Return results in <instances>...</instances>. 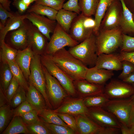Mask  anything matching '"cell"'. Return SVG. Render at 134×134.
<instances>
[{"label":"cell","instance_id":"obj_1","mask_svg":"<svg viewBox=\"0 0 134 134\" xmlns=\"http://www.w3.org/2000/svg\"><path fill=\"white\" fill-rule=\"evenodd\" d=\"M49 56L56 65L72 80L85 79L88 68L65 48L59 50L52 55Z\"/></svg>","mask_w":134,"mask_h":134},{"label":"cell","instance_id":"obj_15","mask_svg":"<svg viewBox=\"0 0 134 134\" xmlns=\"http://www.w3.org/2000/svg\"><path fill=\"white\" fill-rule=\"evenodd\" d=\"M27 14V19L49 40L51 38L50 34L53 33L57 24L56 20L33 12Z\"/></svg>","mask_w":134,"mask_h":134},{"label":"cell","instance_id":"obj_28","mask_svg":"<svg viewBox=\"0 0 134 134\" xmlns=\"http://www.w3.org/2000/svg\"><path fill=\"white\" fill-rule=\"evenodd\" d=\"M114 0H100L94 15L96 26L94 34L96 35L98 32L101 21L110 4Z\"/></svg>","mask_w":134,"mask_h":134},{"label":"cell","instance_id":"obj_3","mask_svg":"<svg viewBox=\"0 0 134 134\" xmlns=\"http://www.w3.org/2000/svg\"><path fill=\"white\" fill-rule=\"evenodd\" d=\"M96 38V35L93 33L80 43L70 47L68 51L86 66L93 67L98 57Z\"/></svg>","mask_w":134,"mask_h":134},{"label":"cell","instance_id":"obj_37","mask_svg":"<svg viewBox=\"0 0 134 134\" xmlns=\"http://www.w3.org/2000/svg\"><path fill=\"white\" fill-rule=\"evenodd\" d=\"M26 126L30 134H51L44 123L40 120Z\"/></svg>","mask_w":134,"mask_h":134},{"label":"cell","instance_id":"obj_16","mask_svg":"<svg viewBox=\"0 0 134 134\" xmlns=\"http://www.w3.org/2000/svg\"><path fill=\"white\" fill-rule=\"evenodd\" d=\"M48 39L32 24L28 39V46L34 53L40 55L45 53Z\"/></svg>","mask_w":134,"mask_h":134},{"label":"cell","instance_id":"obj_50","mask_svg":"<svg viewBox=\"0 0 134 134\" xmlns=\"http://www.w3.org/2000/svg\"><path fill=\"white\" fill-rule=\"evenodd\" d=\"M7 104H9L6 95L0 88V107Z\"/></svg>","mask_w":134,"mask_h":134},{"label":"cell","instance_id":"obj_53","mask_svg":"<svg viewBox=\"0 0 134 134\" xmlns=\"http://www.w3.org/2000/svg\"><path fill=\"white\" fill-rule=\"evenodd\" d=\"M121 132L123 134H130L129 127L121 124Z\"/></svg>","mask_w":134,"mask_h":134},{"label":"cell","instance_id":"obj_2","mask_svg":"<svg viewBox=\"0 0 134 134\" xmlns=\"http://www.w3.org/2000/svg\"><path fill=\"white\" fill-rule=\"evenodd\" d=\"M123 34L120 28L109 30H99L95 35L98 55L102 53H112L121 47Z\"/></svg>","mask_w":134,"mask_h":134},{"label":"cell","instance_id":"obj_39","mask_svg":"<svg viewBox=\"0 0 134 134\" xmlns=\"http://www.w3.org/2000/svg\"><path fill=\"white\" fill-rule=\"evenodd\" d=\"M66 0H36L35 4L53 8L58 11L63 8Z\"/></svg>","mask_w":134,"mask_h":134},{"label":"cell","instance_id":"obj_4","mask_svg":"<svg viewBox=\"0 0 134 134\" xmlns=\"http://www.w3.org/2000/svg\"><path fill=\"white\" fill-rule=\"evenodd\" d=\"M96 25L94 19L91 16L81 13L73 20L69 34L74 40L81 42L94 33Z\"/></svg>","mask_w":134,"mask_h":134},{"label":"cell","instance_id":"obj_11","mask_svg":"<svg viewBox=\"0 0 134 134\" xmlns=\"http://www.w3.org/2000/svg\"><path fill=\"white\" fill-rule=\"evenodd\" d=\"M42 66L45 78L46 92L48 99L50 104L56 106L65 98V93L63 88L58 80Z\"/></svg>","mask_w":134,"mask_h":134},{"label":"cell","instance_id":"obj_30","mask_svg":"<svg viewBox=\"0 0 134 134\" xmlns=\"http://www.w3.org/2000/svg\"><path fill=\"white\" fill-rule=\"evenodd\" d=\"M9 104L0 107V134L8 126L13 116L12 109Z\"/></svg>","mask_w":134,"mask_h":134},{"label":"cell","instance_id":"obj_31","mask_svg":"<svg viewBox=\"0 0 134 134\" xmlns=\"http://www.w3.org/2000/svg\"><path fill=\"white\" fill-rule=\"evenodd\" d=\"M0 59L2 63L15 61L18 51L12 48L4 41L0 42Z\"/></svg>","mask_w":134,"mask_h":134},{"label":"cell","instance_id":"obj_57","mask_svg":"<svg viewBox=\"0 0 134 134\" xmlns=\"http://www.w3.org/2000/svg\"><path fill=\"white\" fill-rule=\"evenodd\" d=\"M130 134H134V124L129 127Z\"/></svg>","mask_w":134,"mask_h":134},{"label":"cell","instance_id":"obj_43","mask_svg":"<svg viewBox=\"0 0 134 134\" xmlns=\"http://www.w3.org/2000/svg\"><path fill=\"white\" fill-rule=\"evenodd\" d=\"M122 70L118 76V78L122 80L134 72V64L127 61H122Z\"/></svg>","mask_w":134,"mask_h":134},{"label":"cell","instance_id":"obj_35","mask_svg":"<svg viewBox=\"0 0 134 134\" xmlns=\"http://www.w3.org/2000/svg\"><path fill=\"white\" fill-rule=\"evenodd\" d=\"M8 64L13 76L17 79L19 85L27 91L29 87L28 83L23 72L15 61Z\"/></svg>","mask_w":134,"mask_h":134},{"label":"cell","instance_id":"obj_20","mask_svg":"<svg viewBox=\"0 0 134 134\" xmlns=\"http://www.w3.org/2000/svg\"><path fill=\"white\" fill-rule=\"evenodd\" d=\"M26 94L27 101L34 109L38 111L46 109L47 105L42 94L31 84L29 83Z\"/></svg>","mask_w":134,"mask_h":134},{"label":"cell","instance_id":"obj_59","mask_svg":"<svg viewBox=\"0 0 134 134\" xmlns=\"http://www.w3.org/2000/svg\"><path fill=\"white\" fill-rule=\"evenodd\" d=\"M133 18L134 21V13L133 14Z\"/></svg>","mask_w":134,"mask_h":134},{"label":"cell","instance_id":"obj_48","mask_svg":"<svg viewBox=\"0 0 134 134\" xmlns=\"http://www.w3.org/2000/svg\"><path fill=\"white\" fill-rule=\"evenodd\" d=\"M12 4L17 9L18 12L21 14H23L29 7L22 0H13Z\"/></svg>","mask_w":134,"mask_h":134},{"label":"cell","instance_id":"obj_40","mask_svg":"<svg viewBox=\"0 0 134 134\" xmlns=\"http://www.w3.org/2000/svg\"><path fill=\"white\" fill-rule=\"evenodd\" d=\"M21 117L23 121L26 125L40 120L38 116V111L34 109L31 110Z\"/></svg>","mask_w":134,"mask_h":134},{"label":"cell","instance_id":"obj_38","mask_svg":"<svg viewBox=\"0 0 134 134\" xmlns=\"http://www.w3.org/2000/svg\"><path fill=\"white\" fill-rule=\"evenodd\" d=\"M44 123L51 134H74L76 133L69 127L54 124Z\"/></svg>","mask_w":134,"mask_h":134},{"label":"cell","instance_id":"obj_58","mask_svg":"<svg viewBox=\"0 0 134 134\" xmlns=\"http://www.w3.org/2000/svg\"><path fill=\"white\" fill-rule=\"evenodd\" d=\"M130 99L133 106H134V94L131 96V98Z\"/></svg>","mask_w":134,"mask_h":134},{"label":"cell","instance_id":"obj_49","mask_svg":"<svg viewBox=\"0 0 134 134\" xmlns=\"http://www.w3.org/2000/svg\"><path fill=\"white\" fill-rule=\"evenodd\" d=\"M119 55L121 61H127L134 64V51L131 52L121 51Z\"/></svg>","mask_w":134,"mask_h":134},{"label":"cell","instance_id":"obj_42","mask_svg":"<svg viewBox=\"0 0 134 134\" xmlns=\"http://www.w3.org/2000/svg\"><path fill=\"white\" fill-rule=\"evenodd\" d=\"M19 86V84L17 80L13 76L5 93L9 104L17 90Z\"/></svg>","mask_w":134,"mask_h":134},{"label":"cell","instance_id":"obj_52","mask_svg":"<svg viewBox=\"0 0 134 134\" xmlns=\"http://www.w3.org/2000/svg\"><path fill=\"white\" fill-rule=\"evenodd\" d=\"M11 1L9 0H0V4L7 10L10 11V4Z\"/></svg>","mask_w":134,"mask_h":134},{"label":"cell","instance_id":"obj_54","mask_svg":"<svg viewBox=\"0 0 134 134\" xmlns=\"http://www.w3.org/2000/svg\"><path fill=\"white\" fill-rule=\"evenodd\" d=\"M134 124V106H133L131 111L129 121V127L132 125Z\"/></svg>","mask_w":134,"mask_h":134},{"label":"cell","instance_id":"obj_9","mask_svg":"<svg viewBox=\"0 0 134 134\" xmlns=\"http://www.w3.org/2000/svg\"><path fill=\"white\" fill-rule=\"evenodd\" d=\"M123 11L120 0H114L112 1L108 7L101 21L99 30H109L119 28Z\"/></svg>","mask_w":134,"mask_h":134},{"label":"cell","instance_id":"obj_7","mask_svg":"<svg viewBox=\"0 0 134 134\" xmlns=\"http://www.w3.org/2000/svg\"><path fill=\"white\" fill-rule=\"evenodd\" d=\"M53 33L45 50V53L48 55H52L66 46L72 47L79 44L57 23Z\"/></svg>","mask_w":134,"mask_h":134},{"label":"cell","instance_id":"obj_6","mask_svg":"<svg viewBox=\"0 0 134 134\" xmlns=\"http://www.w3.org/2000/svg\"><path fill=\"white\" fill-rule=\"evenodd\" d=\"M40 57L42 65L48 72L58 80L68 93L74 94L75 89L73 80L56 65L49 55L44 53L41 54Z\"/></svg>","mask_w":134,"mask_h":134},{"label":"cell","instance_id":"obj_19","mask_svg":"<svg viewBox=\"0 0 134 134\" xmlns=\"http://www.w3.org/2000/svg\"><path fill=\"white\" fill-rule=\"evenodd\" d=\"M114 75L111 70L102 68H96L92 67L88 68L85 79L92 83L104 85Z\"/></svg>","mask_w":134,"mask_h":134},{"label":"cell","instance_id":"obj_18","mask_svg":"<svg viewBox=\"0 0 134 134\" xmlns=\"http://www.w3.org/2000/svg\"><path fill=\"white\" fill-rule=\"evenodd\" d=\"M35 54L28 46L24 49L18 51L15 59V62L22 70L26 79L28 81L30 73L31 62Z\"/></svg>","mask_w":134,"mask_h":134},{"label":"cell","instance_id":"obj_45","mask_svg":"<svg viewBox=\"0 0 134 134\" xmlns=\"http://www.w3.org/2000/svg\"><path fill=\"white\" fill-rule=\"evenodd\" d=\"M56 113L59 117L76 133L78 131L76 121L75 120L74 118L72 116L67 113Z\"/></svg>","mask_w":134,"mask_h":134},{"label":"cell","instance_id":"obj_17","mask_svg":"<svg viewBox=\"0 0 134 134\" xmlns=\"http://www.w3.org/2000/svg\"><path fill=\"white\" fill-rule=\"evenodd\" d=\"M96 68H102L111 71L122 70V61L119 54L102 53L98 56L95 66Z\"/></svg>","mask_w":134,"mask_h":134},{"label":"cell","instance_id":"obj_25","mask_svg":"<svg viewBox=\"0 0 134 134\" xmlns=\"http://www.w3.org/2000/svg\"><path fill=\"white\" fill-rule=\"evenodd\" d=\"M78 15L77 13L62 8L58 11L55 20L66 32H69L72 22Z\"/></svg>","mask_w":134,"mask_h":134},{"label":"cell","instance_id":"obj_46","mask_svg":"<svg viewBox=\"0 0 134 134\" xmlns=\"http://www.w3.org/2000/svg\"><path fill=\"white\" fill-rule=\"evenodd\" d=\"M16 14V12L13 13L7 10L0 4V30L2 29L5 26L7 18L14 16Z\"/></svg>","mask_w":134,"mask_h":134},{"label":"cell","instance_id":"obj_34","mask_svg":"<svg viewBox=\"0 0 134 134\" xmlns=\"http://www.w3.org/2000/svg\"><path fill=\"white\" fill-rule=\"evenodd\" d=\"M13 76L8 64L2 63L0 72V88L5 93Z\"/></svg>","mask_w":134,"mask_h":134},{"label":"cell","instance_id":"obj_55","mask_svg":"<svg viewBox=\"0 0 134 134\" xmlns=\"http://www.w3.org/2000/svg\"><path fill=\"white\" fill-rule=\"evenodd\" d=\"M23 2L26 4L28 7L31 3L34 1H35L36 0H22Z\"/></svg>","mask_w":134,"mask_h":134},{"label":"cell","instance_id":"obj_8","mask_svg":"<svg viewBox=\"0 0 134 134\" xmlns=\"http://www.w3.org/2000/svg\"><path fill=\"white\" fill-rule=\"evenodd\" d=\"M133 106L130 99H120L109 100L102 108L114 115L121 124L129 127Z\"/></svg>","mask_w":134,"mask_h":134},{"label":"cell","instance_id":"obj_47","mask_svg":"<svg viewBox=\"0 0 134 134\" xmlns=\"http://www.w3.org/2000/svg\"><path fill=\"white\" fill-rule=\"evenodd\" d=\"M79 0H68L63 4V8L75 12L78 14L81 12L78 5Z\"/></svg>","mask_w":134,"mask_h":134},{"label":"cell","instance_id":"obj_51","mask_svg":"<svg viewBox=\"0 0 134 134\" xmlns=\"http://www.w3.org/2000/svg\"><path fill=\"white\" fill-rule=\"evenodd\" d=\"M122 80L123 82L134 87V72Z\"/></svg>","mask_w":134,"mask_h":134},{"label":"cell","instance_id":"obj_41","mask_svg":"<svg viewBox=\"0 0 134 134\" xmlns=\"http://www.w3.org/2000/svg\"><path fill=\"white\" fill-rule=\"evenodd\" d=\"M121 51L131 52L134 51V37L123 34Z\"/></svg>","mask_w":134,"mask_h":134},{"label":"cell","instance_id":"obj_32","mask_svg":"<svg viewBox=\"0 0 134 134\" xmlns=\"http://www.w3.org/2000/svg\"><path fill=\"white\" fill-rule=\"evenodd\" d=\"M100 0H79L81 13L87 16L94 15Z\"/></svg>","mask_w":134,"mask_h":134},{"label":"cell","instance_id":"obj_44","mask_svg":"<svg viewBox=\"0 0 134 134\" xmlns=\"http://www.w3.org/2000/svg\"><path fill=\"white\" fill-rule=\"evenodd\" d=\"M33 109H34L26 100L16 108L12 109L13 116H21L24 114Z\"/></svg>","mask_w":134,"mask_h":134},{"label":"cell","instance_id":"obj_26","mask_svg":"<svg viewBox=\"0 0 134 134\" xmlns=\"http://www.w3.org/2000/svg\"><path fill=\"white\" fill-rule=\"evenodd\" d=\"M30 134L26 125L23 121L21 117H13L10 123L1 134Z\"/></svg>","mask_w":134,"mask_h":134},{"label":"cell","instance_id":"obj_33","mask_svg":"<svg viewBox=\"0 0 134 134\" xmlns=\"http://www.w3.org/2000/svg\"><path fill=\"white\" fill-rule=\"evenodd\" d=\"M109 100L108 97L103 93L88 97L83 102L86 107H103Z\"/></svg>","mask_w":134,"mask_h":134},{"label":"cell","instance_id":"obj_56","mask_svg":"<svg viewBox=\"0 0 134 134\" xmlns=\"http://www.w3.org/2000/svg\"><path fill=\"white\" fill-rule=\"evenodd\" d=\"M126 6H128L130 3L134 5V0H123Z\"/></svg>","mask_w":134,"mask_h":134},{"label":"cell","instance_id":"obj_12","mask_svg":"<svg viewBox=\"0 0 134 134\" xmlns=\"http://www.w3.org/2000/svg\"><path fill=\"white\" fill-rule=\"evenodd\" d=\"M104 93L110 99H124L134 94V87L116 80L111 81L104 87Z\"/></svg>","mask_w":134,"mask_h":134},{"label":"cell","instance_id":"obj_29","mask_svg":"<svg viewBox=\"0 0 134 134\" xmlns=\"http://www.w3.org/2000/svg\"><path fill=\"white\" fill-rule=\"evenodd\" d=\"M28 13L33 12L38 15L46 16L49 19L55 20L58 11L52 8L34 3L27 10Z\"/></svg>","mask_w":134,"mask_h":134},{"label":"cell","instance_id":"obj_36","mask_svg":"<svg viewBox=\"0 0 134 134\" xmlns=\"http://www.w3.org/2000/svg\"><path fill=\"white\" fill-rule=\"evenodd\" d=\"M25 89L19 85L16 92L9 103L12 108L14 109L27 100Z\"/></svg>","mask_w":134,"mask_h":134},{"label":"cell","instance_id":"obj_21","mask_svg":"<svg viewBox=\"0 0 134 134\" xmlns=\"http://www.w3.org/2000/svg\"><path fill=\"white\" fill-rule=\"evenodd\" d=\"M27 14H21L18 12L14 17L9 18L3 27L0 30V42L4 41L7 34L20 27L27 19Z\"/></svg>","mask_w":134,"mask_h":134},{"label":"cell","instance_id":"obj_22","mask_svg":"<svg viewBox=\"0 0 134 134\" xmlns=\"http://www.w3.org/2000/svg\"><path fill=\"white\" fill-rule=\"evenodd\" d=\"M120 0L122 4L123 11L119 28L123 34L134 35L133 14L127 7L123 0Z\"/></svg>","mask_w":134,"mask_h":134},{"label":"cell","instance_id":"obj_24","mask_svg":"<svg viewBox=\"0 0 134 134\" xmlns=\"http://www.w3.org/2000/svg\"><path fill=\"white\" fill-rule=\"evenodd\" d=\"M76 81V87L80 92L84 95L90 96L104 93V85L92 83L85 79Z\"/></svg>","mask_w":134,"mask_h":134},{"label":"cell","instance_id":"obj_27","mask_svg":"<svg viewBox=\"0 0 134 134\" xmlns=\"http://www.w3.org/2000/svg\"><path fill=\"white\" fill-rule=\"evenodd\" d=\"M38 116L40 120L44 123L69 127L53 110L46 109L39 110L38 111Z\"/></svg>","mask_w":134,"mask_h":134},{"label":"cell","instance_id":"obj_13","mask_svg":"<svg viewBox=\"0 0 134 134\" xmlns=\"http://www.w3.org/2000/svg\"><path fill=\"white\" fill-rule=\"evenodd\" d=\"M97 123L104 127L120 129L121 125L112 114L101 107H93L88 109L87 114Z\"/></svg>","mask_w":134,"mask_h":134},{"label":"cell","instance_id":"obj_10","mask_svg":"<svg viewBox=\"0 0 134 134\" xmlns=\"http://www.w3.org/2000/svg\"><path fill=\"white\" fill-rule=\"evenodd\" d=\"M78 129L82 134H117L120 128L102 127L85 116H79L76 119Z\"/></svg>","mask_w":134,"mask_h":134},{"label":"cell","instance_id":"obj_23","mask_svg":"<svg viewBox=\"0 0 134 134\" xmlns=\"http://www.w3.org/2000/svg\"><path fill=\"white\" fill-rule=\"evenodd\" d=\"M56 113L72 114H87L88 109L82 100L72 101L53 110Z\"/></svg>","mask_w":134,"mask_h":134},{"label":"cell","instance_id":"obj_5","mask_svg":"<svg viewBox=\"0 0 134 134\" xmlns=\"http://www.w3.org/2000/svg\"><path fill=\"white\" fill-rule=\"evenodd\" d=\"M30 71L29 83L32 85L42 94L47 105L51 108V105L47 95L45 78L39 55L35 54L34 55L31 62Z\"/></svg>","mask_w":134,"mask_h":134},{"label":"cell","instance_id":"obj_14","mask_svg":"<svg viewBox=\"0 0 134 134\" xmlns=\"http://www.w3.org/2000/svg\"><path fill=\"white\" fill-rule=\"evenodd\" d=\"M32 25V23L26 19L20 27L11 31L9 35L10 42L16 49H23L28 47L29 37Z\"/></svg>","mask_w":134,"mask_h":134}]
</instances>
